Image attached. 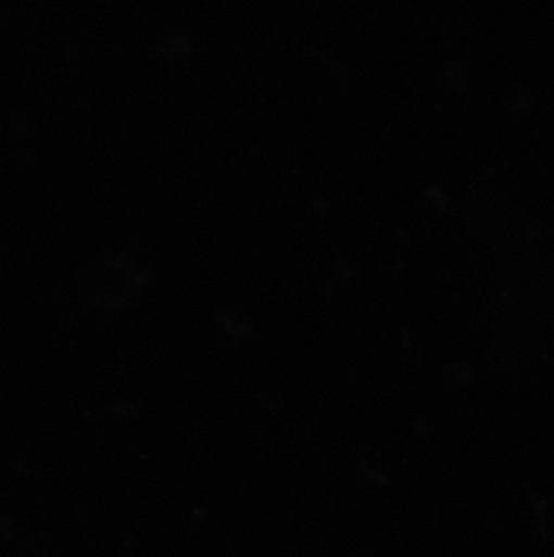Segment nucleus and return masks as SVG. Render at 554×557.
<instances>
[]
</instances>
